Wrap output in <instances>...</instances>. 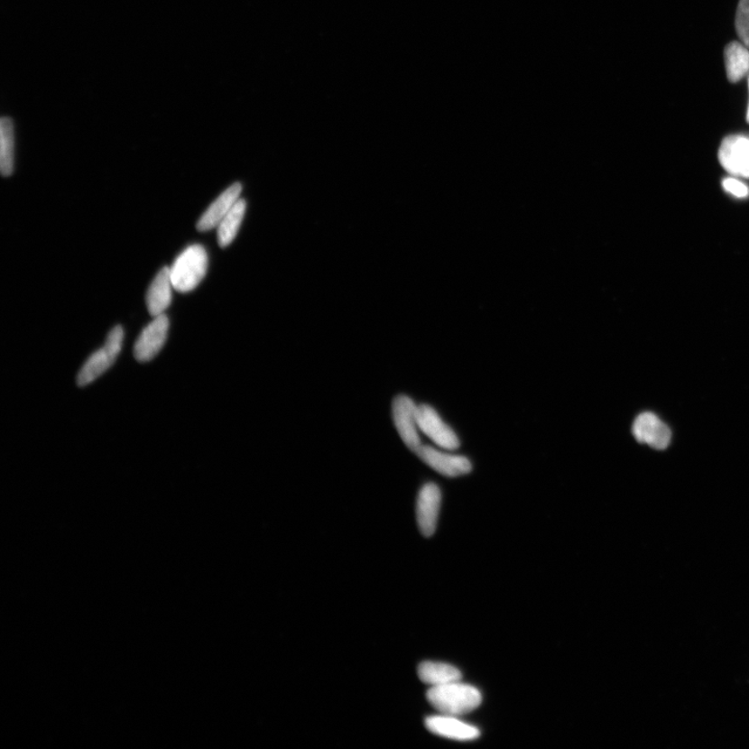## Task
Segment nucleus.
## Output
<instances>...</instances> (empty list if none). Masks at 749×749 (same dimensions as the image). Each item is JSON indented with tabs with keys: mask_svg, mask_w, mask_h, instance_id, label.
<instances>
[{
	"mask_svg": "<svg viewBox=\"0 0 749 749\" xmlns=\"http://www.w3.org/2000/svg\"><path fill=\"white\" fill-rule=\"evenodd\" d=\"M725 60L727 79L737 83L749 72V51L744 44L732 42L726 46Z\"/></svg>",
	"mask_w": 749,
	"mask_h": 749,
	"instance_id": "obj_16",
	"label": "nucleus"
},
{
	"mask_svg": "<svg viewBox=\"0 0 749 749\" xmlns=\"http://www.w3.org/2000/svg\"><path fill=\"white\" fill-rule=\"evenodd\" d=\"M736 29L742 42L749 49V0H740L739 2Z\"/></svg>",
	"mask_w": 749,
	"mask_h": 749,
	"instance_id": "obj_18",
	"label": "nucleus"
},
{
	"mask_svg": "<svg viewBox=\"0 0 749 749\" xmlns=\"http://www.w3.org/2000/svg\"><path fill=\"white\" fill-rule=\"evenodd\" d=\"M125 331L120 325L114 327L101 349L88 358L78 374V384L87 386L99 378L117 360L124 344Z\"/></svg>",
	"mask_w": 749,
	"mask_h": 749,
	"instance_id": "obj_3",
	"label": "nucleus"
},
{
	"mask_svg": "<svg viewBox=\"0 0 749 749\" xmlns=\"http://www.w3.org/2000/svg\"><path fill=\"white\" fill-rule=\"evenodd\" d=\"M15 166V139L12 119L3 117L0 121V171L4 177H9Z\"/></svg>",
	"mask_w": 749,
	"mask_h": 749,
	"instance_id": "obj_17",
	"label": "nucleus"
},
{
	"mask_svg": "<svg viewBox=\"0 0 749 749\" xmlns=\"http://www.w3.org/2000/svg\"><path fill=\"white\" fill-rule=\"evenodd\" d=\"M426 727L434 735L455 741H473L480 737L478 727L468 725L452 715L440 714L425 720Z\"/></svg>",
	"mask_w": 749,
	"mask_h": 749,
	"instance_id": "obj_11",
	"label": "nucleus"
},
{
	"mask_svg": "<svg viewBox=\"0 0 749 749\" xmlns=\"http://www.w3.org/2000/svg\"><path fill=\"white\" fill-rule=\"evenodd\" d=\"M441 505V492L434 483L421 488L417 501V520L421 533L430 537L437 530Z\"/></svg>",
	"mask_w": 749,
	"mask_h": 749,
	"instance_id": "obj_9",
	"label": "nucleus"
},
{
	"mask_svg": "<svg viewBox=\"0 0 749 749\" xmlns=\"http://www.w3.org/2000/svg\"><path fill=\"white\" fill-rule=\"evenodd\" d=\"M723 187L727 193L737 197V199H746L749 196V189L744 182L734 177H728L723 181Z\"/></svg>",
	"mask_w": 749,
	"mask_h": 749,
	"instance_id": "obj_19",
	"label": "nucleus"
},
{
	"mask_svg": "<svg viewBox=\"0 0 749 749\" xmlns=\"http://www.w3.org/2000/svg\"><path fill=\"white\" fill-rule=\"evenodd\" d=\"M243 186L240 182L234 183L227 190L217 197V199L210 204L206 210L199 223H197V229L199 231L212 230L217 227V225L223 220V217L229 213L242 193Z\"/></svg>",
	"mask_w": 749,
	"mask_h": 749,
	"instance_id": "obj_12",
	"label": "nucleus"
},
{
	"mask_svg": "<svg viewBox=\"0 0 749 749\" xmlns=\"http://www.w3.org/2000/svg\"><path fill=\"white\" fill-rule=\"evenodd\" d=\"M173 284L170 268H162L155 276L147 291V309L153 318L163 315L172 301Z\"/></svg>",
	"mask_w": 749,
	"mask_h": 749,
	"instance_id": "obj_13",
	"label": "nucleus"
},
{
	"mask_svg": "<svg viewBox=\"0 0 749 749\" xmlns=\"http://www.w3.org/2000/svg\"><path fill=\"white\" fill-rule=\"evenodd\" d=\"M418 423L420 431L427 435L439 447L446 449L459 448L460 442L458 435L442 421L433 407L427 404L418 406Z\"/></svg>",
	"mask_w": 749,
	"mask_h": 749,
	"instance_id": "obj_5",
	"label": "nucleus"
},
{
	"mask_svg": "<svg viewBox=\"0 0 749 749\" xmlns=\"http://www.w3.org/2000/svg\"><path fill=\"white\" fill-rule=\"evenodd\" d=\"M208 268V252L201 245H192L183 250L170 268L174 290L180 292L194 291L206 277Z\"/></svg>",
	"mask_w": 749,
	"mask_h": 749,
	"instance_id": "obj_2",
	"label": "nucleus"
},
{
	"mask_svg": "<svg viewBox=\"0 0 749 749\" xmlns=\"http://www.w3.org/2000/svg\"><path fill=\"white\" fill-rule=\"evenodd\" d=\"M247 204L244 199H238L229 213L223 217L217 225V242L220 247L229 246L241 228L245 214H246Z\"/></svg>",
	"mask_w": 749,
	"mask_h": 749,
	"instance_id": "obj_15",
	"label": "nucleus"
},
{
	"mask_svg": "<svg viewBox=\"0 0 749 749\" xmlns=\"http://www.w3.org/2000/svg\"><path fill=\"white\" fill-rule=\"evenodd\" d=\"M633 434L640 444H646L656 449L666 448L671 440L670 427L652 412L638 415L633 425Z\"/></svg>",
	"mask_w": 749,
	"mask_h": 749,
	"instance_id": "obj_10",
	"label": "nucleus"
},
{
	"mask_svg": "<svg viewBox=\"0 0 749 749\" xmlns=\"http://www.w3.org/2000/svg\"><path fill=\"white\" fill-rule=\"evenodd\" d=\"M393 419L402 440L411 451L414 452L421 446L418 423V406L405 394L393 399Z\"/></svg>",
	"mask_w": 749,
	"mask_h": 749,
	"instance_id": "obj_4",
	"label": "nucleus"
},
{
	"mask_svg": "<svg viewBox=\"0 0 749 749\" xmlns=\"http://www.w3.org/2000/svg\"><path fill=\"white\" fill-rule=\"evenodd\" d=\"M429 703L440 714L461 717L471 713L482 703L481 693L476 688L458 682L431 687L427 692Z\"/></svg>",
	"mask_w": 749,
	"mask_h": 749,
	"instance_id": "obj_1",
	"label": "nucleus"
},
{
	"mask_svg": "<svg viewBox=\"0 0 749 749\" xmlns=\"http://www.w3.org/2000/svg\"><path fill=\"white\" fill-rule=\"evenodd\" d=\"M718 158L728 173L749 179V138L744 135L727 137L719 148Z\"/></svg>",
	"mask_w": 749,
	"mask_h": 749,
	"instance_id": "obj_8",
	"label": "nucleus"
},
{
	"mask_svg": "<svg viewBox=\"0 0 749 749\" xmlns=\"http://www.w3.org/2000/svg\"><path fill=\"white\" fill-rule=\"evenodd\" d=\"M747 122L749 124V106H748V111H747Z\"/></svg>",
	"mask_w": 749,
	"mask_h": 749,
	"instance_id": "obj_20",
	"label": "nucleus"
},
{
	"mask_svg": "<svg viewBox=\"0 0 749 749\" xmlns=\"http://www.w3.org/2000/svg\"><path fill=\"white\" fill-rule=\"evenodd\" d=\"M418 673L421 682L431 687L458 682L462 677L455 666L431 661L421 663Z\"/></svg>",
	"mask_w": 749,
	"mask_h": 749,
	"instance_id": "obj_14",
	"label": "nucleus"
},
{
	"mask_svg": "<svg viewBox=\"0 0 749 749\" xmlns=\"http://www.w3.org/2000/svg\"><path fill=\"white\" fill-rule=\"evenodd\" d=\"M420 459L426 463L427 466L434 469L435 472L449 478H455L467 475L472 472V463L463 456L448 454L440 452L439 449L430 446L421 445L417 451H415Z\"/></svg>",
	"mask_w": 749,
	"mask_h": 749,
	"instance_id": "obj_7",
	"label": "nucleus"
},
{
	"mask_svg": "<svg viewBox=\"0 0 749 749\" xmlns=\"http://www.w3.org/2000/svg\"><path fill=\"white\" fill-rule=\"evenodd\" d=\"M168 331L169 319L165 313L155 317L153 321L141 332L135 342L134 348L135 359L140 363H148L158 356L163 345L166 344Z\"/></svg>",
	"mask_w": 749,
	"mask_h": 749,
	"instance_id": "obj_6",
	"label": "nucleus"
}]
</instances>
